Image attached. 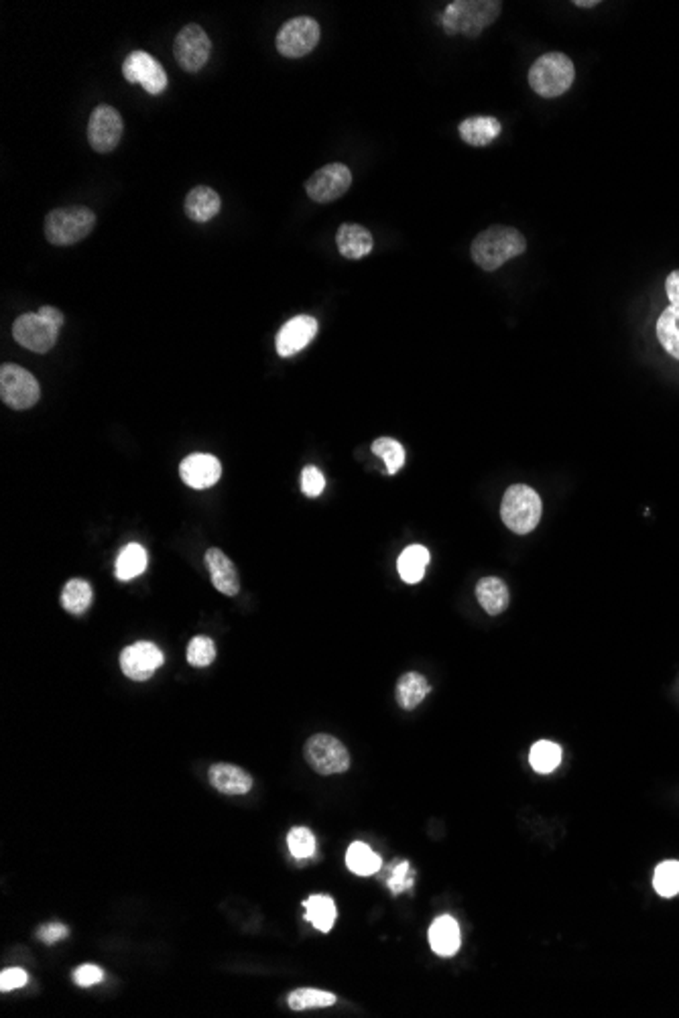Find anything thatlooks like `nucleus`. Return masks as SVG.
<instances>
[{"label":"nucleus","instance_id":"obj_1","mask_svg":"<svg viewBox=\"0 0 679 1018\" xmlns=\"http://www.w3.org/2000/svg\"><path fill=\"white\" fill-rule=\"evenodd\" d=\"M527 248V240L517 228L509 226H492L474 238L470 252L474 263L484 271H497L510 258L521 257Z\"/></svg>","mask_w":679,"mask_h":1018},{"label":"nucleus","instance_id":"obj_2","mask_svg":"<svg viewBox=\"0 0 679 1018\" xmlns=\"http://www.w3.org/2000/svg\"><path fill=\"white\" fill-rule=\"evenodd\" d=\"M500 3L494 0H458L448 5L441 16L443 31L448 35L476 37L497 21L500 15Z\"/></svg>","mask_w":679,"mask_h":1018},{"label":"nucleus","instance_id":"obj_3","mask_svg":"<svg viewBox=\"0 0 679 1018\" xmlns=\"http://www.w3.org/2000/svg\"><path fill=\"white\" fill-rule=\"evenodd\" d=\"M96 216L86 206L57 208L45 218V238L55 247H70L94 230Z\"/></svg>","mask_w":679,"mask_h":1018},{"label":"nucleus","instance_id":"obj_4","mask_svg":"<svg viewBox=\"0 0 679 1018\" xmlns=\"http://www.w3.org/2000/svg\"><path fill=\"white\" fill-rule=\"evenodd\" d=\"M541 499L533 488L515 484L502 496L500 517L510 531L517 535L531 533L541 520Z\"/></svg>","mask_w":679,"mask_h":1018},{"label":"nucleus","instance_id":"obj_5","mask_svg":"<svg viewBox=\"0 0 679 1018\" xmlns=\"http://www.w3.org/2000/svg\"><path fill=\"white\" fill-rule=\"evenodd\" d=\"M576 78L574 63L564 53H545L529 70V83L535 94L558 98L572 88Z\"/></svg>","mask_w":679,"mask_h":1018},{"label":"nucleus","instance_id":"obj_6","mask_svg":"<svg viewBox=\"0 0 679 1018\" xmlns=\"http://www.w3.org/2000/svg\"><path fill=\"white\" fill-rule=\"evenodd\" d=\"M306 761L317 775H340L350 769V752L338 738L330 734H314L304 748Z\"/></svg>","mask_w":679,"mask_h":1018},{"label":"nucleus","instance_id":"obj_7","mask_svg":"<svg viewBox=\"0 0 679 1018\" xmlns=\"http://www.w3.org/2000/svg\"><path fill=\"white\" fill-rule=\"evenodd\" d=\"M41 386L29 370L16 364H3L0 368V399L15 411H24L37 405Z\"/></svg>","mask_w":679,"mask_h":1018},{"label":"nucleus","instance_id":"obj_8","mask_svg":"<svg viewBox=\"0 0 679 1018\" xmlns=\"http://www.w3.org/2000/svg\"><path fill=\"white\" fill-rule=\"evenodd\" d=\"M322 31L312 16H297V19L287 21L276 33V49L283 57H306L312 53L320 44Z\"/></svg>","mask_w":679,"mask_h":1018},{"label":"nucleus","instance_id":"obj_9","mask_svg":"<svg viewBox=\"0 0 679 1018\" xmlns=\"http://www.w3.org/2000/svg\"><path fill=\"white\" fill-rule=\"evenodd\" d=\"M173 53L183 70L196 73L208 63L209 53H212V41H209L208 33L199 24L191 23L188 27H183L178 33V37H175Z\"/></svg>","mask_w":679,"mask_h":1018},{"label":"nucleus","instance_id":"obj_10","mask_svg":"<svg viewBox=\"0 0 679 1018\" xmlns=\"http://www.w3.org/2000/svg\"><path fill=\"white\" fill-rule=\"evenodd\" d=\"M13 338L23 348L37 352V354H45V352L55 346L57 338H60V327L49 324L39 311L37 314H23L13 324Z\"/></svg>","mask_w":679,"mask_h":1018},{"label":"nucleus","instance_id":"obj_11","mask_svg":"<svg viewBox=\"0 0 679 1018\" xmlns=\"http://www.w3.org/2000/svg\"><path fill=\"white\" fill-rule=\"evenodd\" d=\"M124 124L116 108L100 104L94 108L88 122V142L96 153H111L122 139Z\"/></svg>","mask_w":679,"mask_h":1018},{"label":"nucleus","instance_id":"obj_12","mask_svg":"<svg viewBox=\"0 0 679 1018\" xmlns=\"http://www.w3.org/2000/svg\"><path fill=\"white\" fill-rule=\"evenodd\" d=\"M352 185V173L346 165L332 163L325 165L322 170H317L312 178L306 183L307 196L317 204H328L342 198L344 193L350 189Z\"/></svg>","mask_w":679,"mask_h":1018},{"label":"nucleus","instance_id":"obj_13","mask_svg":"<svg viewBox=\"0 0 679 1018\" xmlns=\"http://www.w3.org/2000/svg\"><path fill=\"white\" fill-rule=\"evenodd\" d=\"M124 80L139 83L149 94L159 96L167 88V73L163 65L147 52H132L122 63Z\"/></svg>","mask_w":679,"mask_h":1018},{"label":"nucleus","instance_id":"obj_14","mask_svg":"<svg viewBox=\"0 0 679 1018\" xmlns=\"http://www.w3.org/2000/svg\"><path fill=\"white\" fill-rule=\"evenodd\" d=\"M665 293L669 307L657 319V340L669 356L679 360V268L667 276Z\"/></svg>","mask_w":679,"mask_h":1018},{"label":"nucleus","instance_id":"obj_15","mask_svg":"<svg viewBox=\"0 0 679 1018\" xmlns=\"http://www.w3.org/2000/svg\"><path fill=\"white\" fill-rule=\"evenodd\" d=\"M163 664V653L149 641H139L121 653V669L132 681H147Z\"/></svg>","mask_w":679,"mask_h":1018},{"label":"nucleus","instance_id":"obj_16","mask_svg":"<svg viewBox=\"0 0 679 1018\" xmlns=\"http://www.w3.org/2000/svg\"><path fill=\"white\" fill-rule=\"evenodd\" d=\"M317 334V319L312 315H297L285 324L276 334L275 346L281 358H291L307 348Z\"/></svg>","mask_w":679,"mask_h":1018},{"label":"nucleus","instance_id":"obj_17","mask_svg":"<svg viewBox=\"0 0 679 1018\" xmlns=\"http://www.w3.org/2000/svg\"><path fill=\"white\" fill-rule=\"evenodd\" d=\"M179 476L183 482L196 490L214 486L222 476V466L218 458L209 453H191L179 466Z\"/></svg>","mask_w":679,"mask_h":1018},{"label":"nucleus","instance_id":"obj_18","mask_svg":"<svg viewBox=\"0 0 679 1018\" xmlns=\"http://www.w3.org/2000/svg\"><path fill=\"white\" fill-rule=\"evenodd\" d=\"M208 777L212 787L222 795H247L255 785L253 777L245 769L234 767V764L228 762L212 764L208 771Z\"/></svg>","mask_w":679,"mask_h":1018},{"label":"nucleus","instance_id":"obj_19","mask_svg":"<svg viewBox=\"0 0 679 1018\" xmlns=\"http://www.w3.org/2000/svg\"><path fill=\"white\" fill-rule=\"evenodd\" d=\"M204 559L216 590L224 596H237L240 592V577L228 555L220 549H208Z\"/></svg>","mask_w":679,"mask_h":1018},{"label":"nucleus","instance_id":"obj_20","mask_svg":"<svg viewBox=\"0 0 679 1018\" xmlns=\"http://www.w3.org/2000/svg\"><path fill=\"white\" fill-rule=\"evenodd\" d=\"M336 244L342 257L358 260L371 255L374 240L373 234L360 224H342L336 234Z\"/></svg>","mask_w":679,"mask_h":1018},{"label":"nucleus","instance_id":"obj_21","mask_svg":"<svg viewBox=\"0 0 679 1018\" xmlns=\"http://www.w3.org/2000/svg\"><path fill=\"white\" fill-rule=\"evenodd\" d=\"M460 927L450 915L438 916L430 927V945L438 955L451 957L460 949Z\"/></svg>","mask_w":679,"mask_h":1018},{"label":"nucleus","instance_id":"obj_22","mask_svg":"<svg viewBox=\"0 0 679 1018\" xmlns=\"http://www.w3.org/2000/svg\"><path fill=\"white\" fill-rule=\"evenodd\" d=\"M222 208V199L208 185H198L186 198V214L194 222H209L218 216Z\"/></svg>","mask_w":679,"mask_h":1018},{"label":"nucleus","instance_id":"obj_23","mask_svg":"<svg viewBox=\"0 0 679 1018\" xmlns=\"http://www.w3.org/2000/svg\"><path fill=\"white\" fill-rule=\"evenodd\" d=\"M476 600L482 606L486 614L490 616H499L507 610L509 606V587L500 577H482L476 584Z\"/></svg>","mask_w":679,"mask_h":1018},{"label":"nucleus","instance_id":"obj_24","mask_svg":"<svg viewBox=\"0 0 679 1018\" xmlns=\"http://www.w3.org/2000/svg\"><path fill=\"white\" fill-rule=\"evenodd\" d=\"M502 131L500 121L492 119V116H472L460 124V137L464 142L472 147H484L499 137Z\"/></svg>","mask_w":679,"mask_h":1018},{"label":"nucleus","instance_id":"obj_25","mask_svg":"<svg viewBox=\"0 0 679 1018\" xmlns=\"http://www.w3.org/2000/svg\"><path fill=\"white\" fill-rule=\"evenodd\" d=\"M427 566H430V551L423 545H409L397 559L399 576L405 584L422 582Z\"/></svg>","mask_w":679,"mask_h":1018},{"label":"nucleus","instance_id":"obj_26","mask_svg":"<svg viewBox=\"0 0 679 1018\" xmlns=\"http://www.w3.org/2000/svg\"><path fill=\"white\" fill-rule=\"evenodd\" d=\"M430 692L432 687L423 675H419L415 671L405 673V675H401L397 681V689H395L397 703L403 710H415Z\"/></svg>","mask_w":679,"mask_h":1018},{"label":"nucleus","instance_id":"obj_27","mask_svg":"<svg viewBox=\"0 0 679 1018\" xmlns=\"http://www.w3.org/2000/svg\"><path fill=\"white\" fill-rule=\"evenodd\" d=\"M306 919L314 925L317 931L330 933L336 923V903L325 895H314L306 900Z\"/></svg>","mask_w":679,"mask_h":1018},{"label":"nucleus","instance_id":"obj_28","mask_svg":"<svg viewBox=\"0 0 679 1018\" xmlns=\"http://www.w3.org/2000/svg\"><path fill=\"white\" fill-rule=\"evenodd\" d=\"M147 569V551L145 547L139 543H131L122 547V551L116 557V577L121 582H129L141 576Z\"/></svg>","mask_w":679,"mask_h":1018},{"label":"nucleus","instance_id":"obj_29","mask_svg":"<svg viewBox=\"0 0 679 1018\" xmlns=\"http://www.w3.org/2000/svg\"><path fill=\"white\" fill-rule=\"evenodd\" d=\"M346 866L356 877H373V874L381 870L383 860L379 854L373 852L363 841H354L346 852Z\"/></svg>","mask_w":679,"mask_h":1018},{"label":"nucleus","instance_id":"obj_30","mask_svg":"<svg viewBox=\"0 0 679 1018\" xmlns=\"http://www.w3.org/2000/svg\"><path fill=\"white\" fill-rule=\"evenodd\" d=\"M336 1000L338 998L334 996L332 992H324L315 988H299V990H293L287 996V1004L291 1011L304 1013V1011H314V1008L334 1006L336 1004Z\"/></svg>","mask_w":679,"mask_h":1018},{"label":"nucleus","instance_id":"obj_31","mask_svg":"<svg viewBox=\"0 0 679 1018\" xmlns=\"http://www.w3.org/2000/svg\"><path fill=\"white\" fill-rule=\"evenodd\" d=\"M92 600H94V590L86 582V579H70L62 590V604L70 614H83Z\"/></svg>","mask_w":679,"mask_h":1018},{"label":"nucleus","instance_id":"obj_32","mask_svg":"<svg viewBox=\"0 0 679 1018\" xmlns=\"http://www.w3.org/2000/svg\"><path fill=\"white\" fill-rule=\"evenodd\" d=\"M529 762L533 771L541 772V775H548V772L556 771L559 767L561 748L556 742H549V740H539L538 744L531 746Z\"/></svg>","mask_w":679,"mask_h":1018},{"label":"nucleus","instance_id":"obj_33","mask_svg":"<svg viewBox=\"0 0 679 1018\" xmlns=\"http://www.w3.org/2000/svg\"><path fill=\"white\" fill-rule=\"evenodd\" d=\"M653 888L655 893L664 898H672L679 895V862L677 860H665L661 862L655 874H653Z\"/></svg>","mask_w":679,"mask_h":1018},{"label":"nucleus","instance_id":"obj_34","mask_svg":"<svg viewBox=\"0 0 679 1018\" xmlns=\"http://www.w3.org/2000/svg\"><path fill=\"white\" fill-rule=\"evenodd\" d=\"M373 453L384 461L389 474H397L405 466V448L393 437H379L373 443Z\"/></svg>","mask_w":679,"mask_h":1018},{"label":"nucleus","instance_id":"obj_35","mask_svg":"<svg viewBox=\"0 0 679 1018\" xmlns=\"http://www.w3.org/2000/svg\"><path fill=\"white\" fill-rule=\"evenodd\" d=\"M216 659V645L209 636H196L188 645V663L191 667L204 669Z\"/></svg>","mask_w":679,"mask_h":1018},{"label":"nucleus","instance_id":"obj_36","mask_svg":"<svg viewBox=\"0 0 679 1018\" xmlns=\"http://www.w3.org/2000/svg\"><path fill=\"white\" fill-rule=\"evenodd\" d=\"M287 846L297 860H307L315 854V838L307 828H293L287 836Z\"/></svg>","mask_w":679,"mask_h":1018},{"label":"nucleus","instance_id":"obj_37","mask_svg":"<svg viewBox=\"0 0 679 1018\" xmlns=\"http://www.w3.org/2000/svg\"><path fill=\"white\" fill-rule=\"evenodd\" d=\"M389 888L393 895H401L413 887V872H411V866L407 860L403 862H397L395 868L391 870V877H389Z\"/></svg>","mask_w":679,"mask_h":1018},{"label":"nucleus","instance_id":"obj_38","mask_svg":"<svg viewBox=\"0 0 679 1018\" xmlns=\"http://www.w3.org/2000/svg\"><path fill=\"white\" fill-rule=\"evenodd\" d=\"M325 488V478L324 474L317 470L315 466H307L304 468V472H301V490H304L306 496H320Z\"/></svg>","mask_w":679,"mask_h":1018},{"label":"nucleus","instance_id":"obj_39","mask_svg":"<svg viewBox=\"0 0 679 1018\" xmlns=\"http://www.w3.org/2000/svg\"><path fill=\"white\" fill-rule=\"evenodd\" d=\"M29 982V975L21 967H8L3 974H0V990L3 992H11L16 988H23L24 984Z\"/></svg>","mask_w":679,"mask_h":1018},{"label":"nucleus","instance_id":"obj_40","mask_svg":"<svg viewBox=\"0 0 679 1018\" xmlns=\"http://www.w3.org/2000/svg\"><path fill=\"white\" fill-rule=\"evenodd\" d=\"M102 975H104V974H102V970H100L98 965H94V964H83L82 967H78V970L73 972V980H75V984H78V986L90 988V986H94V984H98L100 980H102Z\"/></svg>","mask_w":679,"mask_h":1018},{"label":"nucleus","instance_id":"obj_41","mask_svg":"<svg viewBox=\"0 0 679 1018\" xmlns=\"http://www.w3.org/2000/svg\"><path fill=\"white\" fill-rule=\"evenodd\" d=\"M37 937L44 941V944L53 945L60 939L68 937V927H65V925H62V923H49V925H44V927H39Z\"/></svg>","mask_w":679,"mask_h":1018},{"label":"nucleus","instance_id":"obj_42","mask_svg":"<svg viewBox=\"0 0 679 1018\" xmlns=\"http://www.w3.org/2000/svg\"><path fill=\"white\" fill-rule=\"evenodd\" d=\"M39 314L44 315L49 324H53L55 327H60V330L63 327L65 319H63V314H62L60 309H55V307H52V305H45V307H41V309H39Z\"/></svg>","mask_w":679,"mask_h":1018},{"label":"nucleus","instance_id":"obj_43","mask_svg":"<svg viewBox=\"0 0 679 1018\" xmlns=\"http://www.w3.org/2000/svg\"><path fill=\"white\" fill-rule=\"evenodd\" d=\"M597 5H598V3H597V0H590V3H582V0H577V3H576V6H586V8H590V6H597Z\"/></svg>","mask_w":679,"mask_h":1018}]
</instances>
